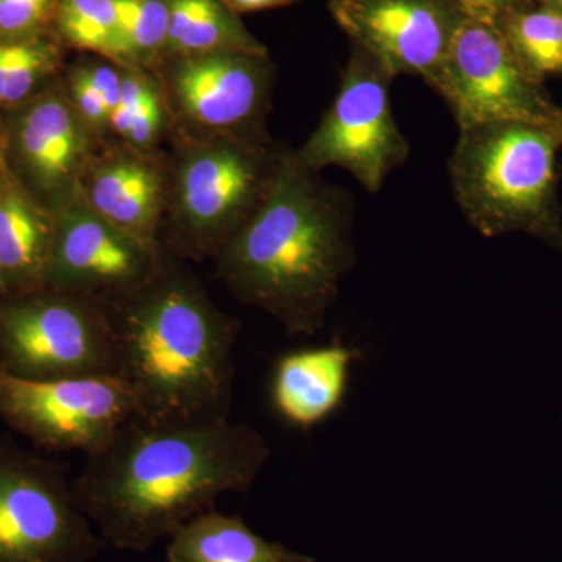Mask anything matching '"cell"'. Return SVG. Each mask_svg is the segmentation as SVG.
I'll return each instance as SVG.
<instances>
[{"label":"cell","mask_w":562,"mask_h":562,"mask_svg":"<svg viewBox=\"0 0 562 562\" xmlns=\"http://www.w3.org/2000/svg\"><path fill=\"white\" fill-rule=\"evenodd\" d=\"M269 458L261 432L228 417L154 424L135 416L87 457L72 490L106 546L144 553L222 495L250 490Z\"/></svg>","instance_id":"1"},{"label":"cell","mask_w":562,"mask_h":562,"mask_svg":"<svg viewBox=\"0 0 562 562\" xmlns=\"http://www.w3.org/2000/svg\"><path fill=\"white\" fill-rule=\"evenodd\" d=\"M351 216V198L283 147L265 202L214 258L217 277L290 335H316L355 261Z\"/></svg>","instance_id":"2"},{"label":"cell","mask_w":562,"mask_h":562,"mask_svg":"<svg viewBox=\"0 0 562 562\" xmlns=\"http://www.w3.org/2000/svg\"><path fill=\"white\" fill-rule=\"evenodd\" d=\"M102 303L136 416L154 424L228 417L238 324L183 260L168 251L149 280Z\"/></svg>","instance_id":"3"},{"label":"cell","mask_w":562,"mask_h":562,"mask_svg":"<svg viewBox=\"0 0 562 562\" xmlns=\"http://www.w3.org/2000/svg\"><path fill=\"white\" fill-rule=\"evenodd\" d=\"M561 150L562 125L506 121L462 128L450 180L472 227L487 238L527 233L562 254Z\"/></svg>","instance_id":"4"},{"label":"cell","mask_w":562,"mask_h":562,"mask_svg":"<svg viewBox=\"0 0 562 562\" xmlns=\"http://www.w3.org/2000/svg\"><path fill=\"white\" fill-rule=\"evenodd\" d=\"M172 139L162 247L179 260H214L265 202L283 147L268 132Z\"/></svg>","instance_id":"5"},{"label":"cell","mask_w":562,"mask_h":562,"mask_svg":"<svg viewBox=\"0 0 562 562\" xmlns=\"http://www.w3.org/2000/svg\"><path fill=\"white\" fill-rule=\"evenodd\" d=\"M0 369L25 380L117 376L105 306L50 286L0 292Z\"/></svg>","instance_id":"6"},{"label":"cell","mask_w":562,"mask_h":562,"mask_svg":"<svg viewBox=\"0 0 562 562\" xmlns=\"http://www.w3.org/2000/svg\"><path fill=\"white\" fill-rule=\"evenodd\" d=\"M105 546L68 468L0 435V562H91Z\"/></svg>","instance_id":"7"},{"label":"cell","mask_w":562,"mask_h":562,"mask_svg":"<svg viewBox=\"0 0 562 562\" xmlns=\"http://www.w3.org/2000/svg\"><path fill=\"white\" fill-rule=\"evenodd\" d=\"M394 77L353 46L338 94L308 140L295 150L314 171L346 169L369 192L382 190L390 173L408 160V140L391 106Z\"/></svg>","instance_id":"8"},{"label":"cell","mask_w":562,"mask_h":562,"mask_svg":"<svg viewBox=\"0 0 562 562\" xmlns=\"http://www.w3.org/2000/svg\"><path fill=\"white\" fill-rule=\"evenodd\" d=\"M120 376L25 380L0 369V419L47 452H102L136 416Z\"/></svg>","instance_id":"9"},{"label":"cell","mask_w":562,"mask_h":562,"mask_svg":"<svg viewBox=\"0 0 562 562\" xmlns=\"http://www.w3.org/2000/svg\"><path fill=\"white\" fill-rule=\"evenodd\" d=\"M160 85L176 138L265 133L276 69L268 55L211 54L162 60Z\"/></svg>","instance_id":"10"},{"label":"cell","mask_w":562,"mask_h":562,"mask_svg":"<svg viewBox=\"0 0 562 562\" xmlns=\"http://www.w3.org/2000/svg\"><path fill=\"white\" fill-rule=\"evenodd\" d=\"M514 57L497 25L460 20L432 90L460 131L490 122L562 125V106Z\"/></svg>","instance_id":"11"},{"label":"cell","mask_w":562,"mask_h":562,"mask_svg":"<svg viewBox=\"0 0 562 562\" xmlns=\"http://www.w3.org/2000/svg\"><path fill=\"white\" fill-rule=\"evenodd\" d=\"M10 171L33 198L57 213L79 195L80 181L103 140L70 102L65 80L2 113Z\"/></svg>","instance_id":"12"},{"label":"cell","mask_w":562,"mask_h":562,"mask_svg":"<svg viewBox=\"0 0 562 562\" xmlns=\"http://www.w3.org/2000/svg\"><path fill=\"white\" fill-rule=\"evenodd\" d=\"M166 254L103 220L77 195L55 213L46 286L109 301L149 280Z\"/></svg>","instance_id":"13"},{"label":"cell","mask_w":562,"mask_h":562,"mask_svg":"<svg viewBox=\"0 0 562 562\" xmlns=\"http://www.w3.org/2000/svg\"><path fill=\"white\" fill-rule=\"evenodd\" d=\"M328 10L353 46L392 77H420L428 87L461 20L442 0H330Z\"/></svg>","instance_id":"14"},{"label":"cell","mask_w":562,"mask_h":562,"mask_svg":"<svg viewBox=\"0 0 562 562\" xmlns=\"http://www.w3.org/2000/svg\"><path fill=\"white\" fill-rule=\"evenodd\" d=\"M79 195L122 232L162 247L171 165L161 154H146L114 138L103 140L81 177Z\"/></svg>","instance_id":"15"},{"label":"cell","mask_w":562,"mask_h":562,"mask_svg":"<svg viewBox=\"0 0 562 562\" xmlns=\"http://www.w3.org/2000/svg\"><path fill=\"white\" fill-rule=\"evenodd\" d=\"M361 357V349L338 338L281 355L269 383L273 414L288 427L302 431H312L331 419L346 402L351 369Z\"/></svg>","instance_id":"16"},{"label":"cell","mask_w":562,"mask_h":562,"mask_svg":"<svg viewBox=\"0 0 562 562\" xmlns=\"http://www.w3.org/2000/svg\"><path fill=\"white\" fill-rule=\"evenodd\" d=\"M55 213L11 177L0 183V292L46 286Z\"/></svg>","instance_id":"17"},{"label":"cell","mask_w":562,"mask_h":562,"mask_svg":"<svg viewBox=\"0 0 562 562\" xmlns=\"http://www.w3.org/2000/svg\"><path fill=\"white\" fill-rule=\"evenodd\" d=\"M166 562H316L280 542L266 541L243 517L216 508L184 524L169 538Z\"/></svg>","instance_id":"18"},{"label":"cell","mask_w":562,"mask_h":562,"mask_svg":"<svg viewBox=\"0 0 562 562\" xmlns=\"http://www.w3.org/2000/svg\"><path fill=\"white\" fill-rule=\"evenodd\" d=\"M211 54L268 55V50L221 0H171L162 60Z\"/></svg>","instance_id":"19"},{"label":"cell","mask_w":562,"mask_h":562,"mask_svg":"<svg viewBox=\"0 0 562 562\" xmlns=\"http://www.w3.org/2000/svg\"><path fill=\"white\" fill-rule=\"evenodd\" d=\"M514 57L532 79L562 76V9L530 2L497 24Z\"/></svg>","instance_id":"20"},{"label":"cell","mask_w":562,"mask_h":562,"mask_svg":"<svg viewBox=\"0 0 562 562\" xmlns=\"http://www.w3.org/2000/svg\"><path fill=\"white\" fill-rule=\"evenodd\" d=\"M66 69V49L55 35L0 43V113H7L46 90Z\"/></svg>","instance_id":"21"},{"label":"cell","mask_w":562,"mask_h":562,"mask_svg":"<svg viewBox=\"0 0 562 562\" xmlns=\"http://www.w3.org/2000/svg\"><path fill=\"white\" fill-rule=\"evenodd\" d=\"M54 35L66 50L83 52L120 65L117 0H60Z\"/></svg>","instance_id":"22"},{"label":"cell","mask_w":562,"mask_h":562,"mask_svg":"<svg viewBox=\"0 0 562 562\" xmlns=\"http://www.w3.org/2000/svg\"><path fill=\"white\" fill-rule=\"evenodd\" d=\"M171 0H117L120 66L151 70L165 57Z\"/></svg>","instance_id":"23"},{"label":"cell","mask_w":562,"mask_h":562,"mask_svg":"<svg viewBox=\"0 0 562 562\" xmlns=\"http://www.w3.org/2000/svg\"><path fill=\"white\" fill-rule=\"evenodd\" d=\"M60 0H0V43H22L54 35Z\"/></svg>","instance_id":"24"},{"label":"cell","mask_w":562,"mask_h":562,"mask_svg":"<svg viewBox=\"0 0 562 562\" xmlns=\"http://www.w3.org/2000/svg\"><path fill=\"white\" fill-rule=\"evenodd\" d=\"M66 91H68L70 102L79 111L83 121L90 125L92 132L102 139H109L110 136V113L103 102L101 92L92 83L83 58L66 65L63 72Z\"/></svg>","instance_id":"25"},{"label":"cell","mask_w":562,"mask_h":562,"mask_svg":"<svg viewBox=\"0 0 562 562\" xmlns=\"http://www.w3.org/2000/svg\"><path fill=\"white\" fill-rule=\"evenodd\" d=\"M442 2L462 20L497 25L506 14L522 9L531 0H442Z\"/></svg>","instance_id":"26"},{"label":"cell","mask_w":562,"mask_h":562,"mask_svg":"<svg viewBox=\"0 0 562 562\" xmlns=\"http://www.w3.org/2000/svg\"><path fill=\"white\" fill-rule=\"evenodd\" d=\"M233 13L241 14L257 13V11L284 9V7L295 5L301 0H221Z\"/></svg>","instance_id":"27"},{"label":"cell","mask_w":562,"mask_h":562,"mask_svg":"<svg viewBox=\"0 0 562 562\" xmlns=\"http://www.w3.org/2000/svg\"><path fill=\"white\" fill-rule=\"evenodd\" d=\"M13 177L9 162V135H7L5 117L0 113V183Z\"/></svg>","instance_id":"28"},{"label":"cell","mask_w":562,"mask_h":562,"mask_svg":"<svg viewBox=\"0 0 562 562\" xmlns=\"http://www.w3.org/2000/svg\"><path fill=\"white\" fill-rule=\"evenodd\" d=\"M531 2L543 3V5H552L558 7V9H562V0H531Z\"/></svg>","instance_id":"29"}]
</instances>
